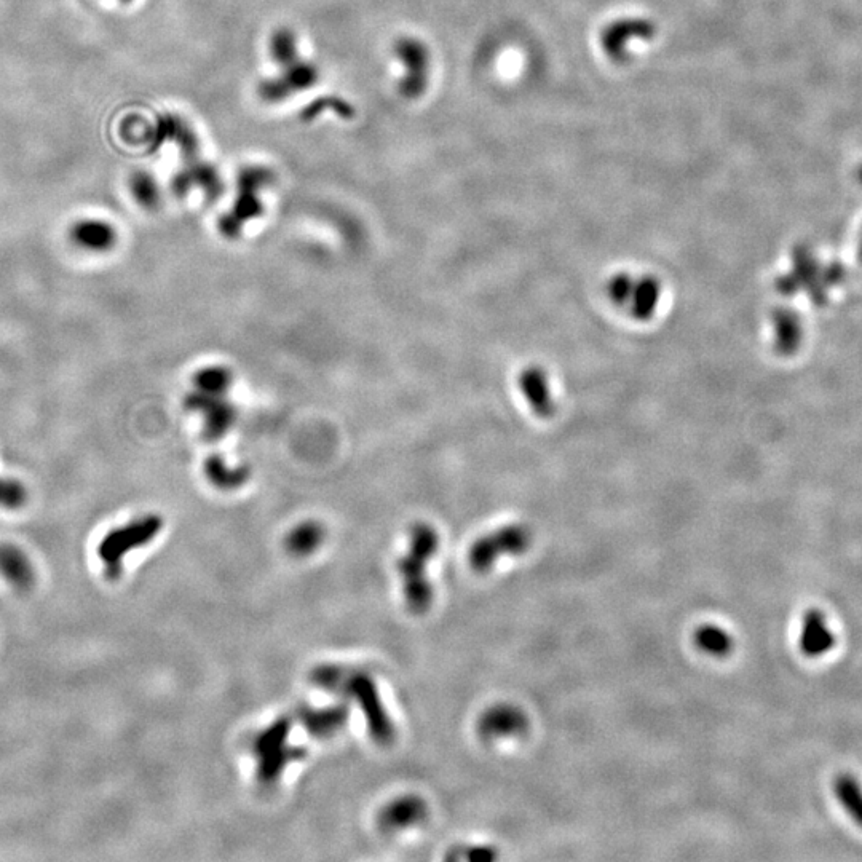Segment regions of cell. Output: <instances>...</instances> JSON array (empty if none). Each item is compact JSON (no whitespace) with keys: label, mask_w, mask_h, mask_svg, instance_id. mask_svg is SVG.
<instances>
[{"label":"cell","mask_w":862,"mask_h":862,"mask_svg":"<svg viewBox=\"0 0 862 862\" xmlns=\"http://www.w3.org/2000/svg\"><path fill=\"white\" fill-rule=\"evenodd\" d=\"M529 730L526 712L513 704H495L478 720V733L483 740L497 741L518 738Z\"/></svg>","instance_id":"cell-9"},{"label":"cell","mask_w":862,"mask_h":862,"mask_svg":"<svg viewBox=\"0 0 862 862\" xmlns=\"http://www.w3.org/2000/svg\"><path fill=\"white\" fill-rule=\"evenodd\" d=\"M660 299V285L655 278H642L634 283L631 305H633L634 317L639 320H647L652 317L653 310L657 307Z\"/></svg>","instance_id":"cell-23"},{"label":"cell","mask_w":862,"mask_h":862,"mask_svg":"<svg viewBox=\"0 0 862 862\" xmlns=\"http://www.w3.org/2000/svg\"><path fill=\"white\" fill-rule=\"evenodd\" d=\"M291 727L293 720L289 717H278L269 727L259 732L251 744L254 759L258 762L256 776L262 786L277 783L289 765L304 759L307 754L301 746L289 743Z\"/></svg>","instance_id":"cell-3"},{"label":"cell","mask_w":862,"mask_h":862,"mask_svg":"<svg viewBox=\"0 0 862 862\" xmlns=\"http://www.w3.org/2000/svg\"><path fill=\"white\" fill-rule=\"evenodd\" d=\"M655 36V26L642 18H626L607 26L602 34V48L613 61H625L629 44L633 40H647Z\"/></svg>","instance_id":"cell-11"},{"label":"cell","mask_w":862,"mask_h":862,"mask_svg":"<svg viewBox=\"0 0 862 862\" xmlns=\"http://www.w3.org/2000/svg\"><path fill=\"white\" fill-rule=\"evenodd\" d=\"M162 527L160 516L147 515L107 532L98 545V558L104 564L107 577H119L125 556L152 542L160 534Z\"/></svg>","instance_id":"cell-4"},{"label":"cell","mask_w":862,"mask_h":862,"mask_svg":"<svg viewBox=\"0 0 862 862\" xmlns=\"http://www.w3.org/2000/svg\"><path fill=\"white\" fill-rule=\"evenodd\" d=\"M393 53L404 69L398 87L401 95L408 99L420 98L427 90L430 79V53L427 45L416 37H401L395 42Z\"/></svg>","instance_id":"cell-8"},{"label":"cell","mask_w":862,"mask_h":862,"mask_svg":"<svg viewBox=\"0 0 862 862\" xmlns=\"http://www.w3.org/2000/svg\"><path fill=\"white\" fill-rule=\"evenodd\" d=\"M71 237L85 250L107 251L114 246L115 230L107 222L82 221L72 229Z\"/></svg>","instance_id":"cell-17"},{"label":"cell","mask_w":862,"mask_h":862,"mask_svg":"<svg viewBox=\"0 0 862 862\" xmlns=\"http://www.w3.org/2000/svg\"><path fill=\"white\" fill-rule=\"evenodd\" d=\"M318 77L320 74L313 64L297 60L283 68L280 76L262 82L259 93L267 103H280L299 91L312 88L317 84Z\"/></svg>","instance_id":"cell-10"},{"label":"cell","mask_w":862,"mask_h":862,"mask_svg":"<svg viewBox=\"0 0 862 862\" xmlns=\"http://www.w3.org/2000/svg\"><path fill=\"white\" fill-rule=\"evenodd\" d=\"M465 850H467V855H462L460 858L468 859V861H494L497 858V851L492 847H470L465 848Z\"/></svg>","instance_id":"cell-29"},{"label":"cell","mask_w":862,"mask_h":862,"mask_svg":"<svg viewBox=\"0 0 862 862\" xmlns=\"http://www.w3.org/2000/svg\"><path fill=\"white\" fill-rule=\"evenodd\" d=\"M633 289V278L629 277V275H625V273H621V275H617V277H613L612 280H610L607 291H609L610 299H612L615 304L625 305L631 301Z\"/></svg>","instance_id":"cell-28"},{"label":"cell","mask_w":862,"mask_h":862,"mask_svg":"<svg viewBox=\"0 0 862 862\" xmlns=\"http://www.w3.org/2000/svg\"><path fill=\"white\" fill-rule=\"evenodd\" d=\"M234 382L232 372L226 366H208L200 369L194 376V385L197 390L206 393H229Z\"/></svg>","instance_id":"cell-24"},{"label":"cell","mask_w":862,"mask_h":862,"mask_svg":"<svg viewBox=\"0 0 862 862\" xmlns=\"http://www.w3.org/2000/svg\"><path fill=\"white\" fill-rule=\"evenodd\" d=\"M325 527L317 521H305L294 527L286 537V550L293 556H309L320 548L325 540Z\"/></svg>","instance_id":"cell-18"},{"label":"cell","mask_w":862,"mask_h":862,"mask_svg":"<svg viewBox=\"0 0 862 862\" xmlns=\"http://www.w3.org/2000/svg\"><path fill=\"white\" fill-rule=\"evenodd\" d=\"M438 548L439 535L430 524L419 522L412 527L408 553L398 562L404 601L412 613H425L433 604V586L428 580L427 566Z\"/></svg>","instance_id":"cell-2"},{"label":"cell","mask_w":862,"mask_h":862,"mask_svg":"<svg viewBox=\"0 0 862 862\" xmlns=\"http://www.w3.org/2000/svg\"><path fill=\"white\" fill-rule=\"evenodd\" d=\"M834 631L827 623L823 610L810 609L805 612L800 625L799 649L811 660L824 657L835 647Z\"/></svg>","instance_id":"cell-13"},{"label":"cell","mask_w":862,"mask_h":862,"mask_svg":"<svg viewBox=\"0 0 862 862\" xmlns=\"http://www.w3.org/2000/svg\"><path fill=\"white\" fill-rule=\"evenodd\" d=\"M0 574L21 590L34 580V570L26 554L10 545L0 546Z\"/></svg>","instance_id":"cell-16"},{"label":"cell","mask_w":862,"mask_h":862,"mask_svg":"<svg viewBox=\"0 0 862 862\" xmlns=\"http://www.w3.org/2000/svg\"><path fill=\"white\" fill-rule=\"evenodd\" d=\"M522 392L526 393L527 400L530 406L542 414L548 416L554 409L553 400H551L550 387L545 374L540 369H529L521 376Z\"/></svg>","instance_id":"cell-19"},{"label":"cell","mask_w":862,"mask_h":862,"mask_svg":"<svg viewBox=\"0 0 862 862\" xmlns=\"http://www.w3.org/2000/svg\"><path fill=\"white\" fill-rule=\"evenodd\" d=\"M270 56L280 68H286L299 60L296 34L291 29L281 28L273 32L270 37Z\"/></svg>","instance_id":"cell-25"},{"label":"cell","mask_w":862,"mask_h":862,"mask_svg":"<svg viewBox=\"0 0 862 862\" xmlns=\"http://www.w3.org/2000/svg\"><path fill=\"white\" fill-rule=\"evenodd\" d=\"M26 499H28V494H26L23 484L18 483L15 479L0 478V507L16 510V508L23 507Z\"/></svg>","instance_id":"cell-26"},{"label":"cell","mask_w":862,"mask_h":862,"mask_svg":"<svg viewBox=\"0 0 862 862\" xmlns=\"http://www.w3.org/2000/svg\"><path fill=\"white\" fill-rule=\"evenodd\" d=\"M270 182L269 171L261 168H250L238 176V195L232 210L222 216L219 230L229 240H237L245 229L246 222L259 218L262 214V203L259 190Z\"/></svg>","instance_id":"cell-5"},{"label":"cell","mask_w":862,"mask_h":862,"mask_svg":"<svg viewBox=\"0 0 862 862\" xmlns=\"http://www.w3.org/2000/svg\"><path fill=\"white\" fill-rule=\"evenodd\" d=\"M190 187H202L210 200H216L222 192L221 179L216 171L208 167L197 168L190 173L182 174L181 178L174 182V189L178 194H186Z\"/></svg>","instance_id":"cell-22"},{"label":"cell","mask_w":862,"mask_h":862,"mask_svg":"<svg viewBox=\"0 0 862 862\" xmlns=\"http://www.w3.org/2000/svg\"><path fill=\"white\" fill-rule=\"evenodd\" d=\"M428 816L427 802L419 795H401L388 802L377 816V824L385 832H398L424 823Z\"/></svg>","instance_id":"cell-12"},{"label":"cell","mask_w":862,"mask_h":862,"mask_svg":"<svg viewBox=\"0 0 862 862\" xmlns=\"http://www.w3.org/2000/svg\"><path fill=\"white\" fill-rule=\"evenodd\" d=\"M310 682L318 689L347 696L360 704L369 735L377 744L387 746L395 741V725L382 703L376 682L368 673L348 666L320 665L312 669Z\"/></svg>","instance_id":"cell-1"},{"label":"cell","mask_w":862,"mask_h":862,"mask_svg":"<svg viewBox=\"0 0 862 862\" xmlns=\"http://www.w3.org/2000/svg\"><path fill=\"white\" fill-rule=\"evenodd\" d=\"M834 794L859 827H862V786L859 779L850 773H842L834 779Z\"/></svg>","instance_id":"cell-21"},{"label":"cell","mask_w":862,"mask_h":862,"mask_svg":"<svg viewBox=\"0 0 862 862\" xmlns=\"http://www.w3.org/2000/svg\"><path fill=\"white\" fill-rule=\"evenodd\" d=\"M348 719H350V709L347 704H334L325 708L304 706L297 712L299 724L317 740L333 738L347 725Z\"/></svg>","instance_id":"cell-14"},{"label":"cell","mask_w":862,"mask_h":862,"mask_svg":"<svg viewBox=\"0 0 862 862\" xmlns=\"http://www.w3.org/2000/svg\"><path fill=\"white\" fill-rule=\"evenodd\" d=\"M693 639H695L696 647L711 657L724 658L735 649V639H733L732 634L720 626L711 625V623L696 629Z\"/></svg>","instance_id":"cell-20"},{"label":"cell","mask_w":862,"mask_h":862,"mask_svg":"<svg viewBox=\"0 0 862 862\" xmlns=\"http://www.w3.org/2000/svg\"><path fill=\"white\" fill-rule=\"evenodd\" d=\"M184 406L190 412L202 414L203 436L211 443L226 436L237 422V408L227 400L226 393H206L195 388L186 396Z\"/></svg>","instance_id":"cell-7"},{"label":"cell","mask_w":862,"mask_h":862,"mask_svg":"<svg viewBox=\"0 0 862 862\" xmlns=\"http://www.w3.org/2000/svg\"><path fill=\"white\" fill-rule=\"evenodd\" d=\"M133 194L141 205L149 206V208L157 205L160 200L159 187L155 184L154 179L147 174H138L133 179Z\"/></svg>","instance_id":"cell-27"},{"label":"cell","mask_w":862,"mask_h":862,"mask_svg":"<svg viewBox=\"0 0 862 862\" xmlns=\"http://www.w3.org/2000/svg\"><path fill=\"white\" fill-rule=\"evenodd\" d=\"M250 468L246 465H238V467H229L226 460L222 459V455H210L205 462V475L213 484L214 487L222 489V491H232L250 479Z\"/></svg>","instance_id":"cell-15"},{"label":"cell","mask_w":862,"mask_h":862,"mask_svg":"<svg viewBox=\"0 0 862 862\" xmlns=\"http://www.w3.org/2000/svg\"><path fill=\"white\" fill-rule=\"evenodd\" d=\"M532 534L526 526L511 524L484 535L468 551V562L476 572H489L503 556H516L529 550Z\"/></svg>","instance_id":"cell-6"}]
</instances>
